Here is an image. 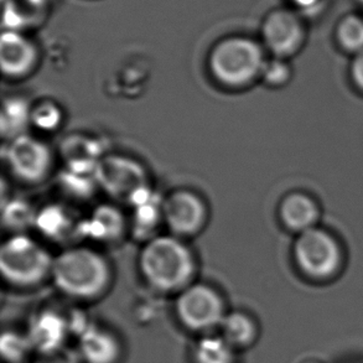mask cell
<instances>
[{"instance_id": "6da1fadb", "label": "cell", "mask_w": 363, "mask_h": 363, "mask_svg": "<svg viewBox=\"0 0 363 363\" xmlns=\"http://www.w3.org/2000/svg\"><path fill=\"white\" fill-rule=\"evenodd\" d=\"M51 278L71 298L91 300L108 288L111 269L102 255L89 248H71L54 258Z\"/></svg>"}, {"instance_id": "7a4b0ae2", "label": "cell", "mask_w": 363, "mask_h": 363, "mask_svg": "<svg viewBox=\"0 0 363 363\" xmlns=\"http://www.w3.org/2000/svg\"><path fill=\"white\" fill-rule=\"evenodd\" d=\"M139 265L149 285L164 293L187 288L195 272L191 252L175 237L150 240L143 248Z\"/></svg>"}, {"instance_id": "3957f363", "label": "cell", "mask_w": 363, "mask_h": 363, "mask_svg": "<svg viewBox=\"0 0 363 363\" xmlns=\"http://www.w3.org/2000/svg\"><path fill=\"white\" fill-rule=\"evenodd\" d=\"M267 60L259 44L247 38H230L212 49V76L227 87H243L262 76Z\"/></svg>"}, {"instance_id": "277c9868", "label": "cell", "mask_w": 363, "mask_h": 363, "mask_svg": "<svg viewBox=\"0 0 363 363\" xmlns=\"http://www.w3.org/2000/svg\"><path fill=\"white\" fill-rule=\"evenodd\" d=\"M54 258L43 245L24 235L11 237L0 250V269L9 284L30 288L51 275Z\"/></svg>"}, {"instance_id": "5b68a950", "label": "cell", "mask_w": 363, "mask_h": 363, "mask_svg": "<svg viewBox=\"0 0 363 363\" xmlns=\"http://www.w3.org/2000/svg\"><path fill=\"white\" fill-rule=\"evenodd\" d=\"M294 257L300 272L318 281L336 277L344 260L339 241L320 227L299 233L294 243Z\"/></svg>"}, {"instance_id": "8992f818", "label": "cell", "mask_w": 363, "mask_h": 363, "mask_svg": "<svg viewBox=\"0 0 363 363\" xmlns=\"http://www.w3.org/2000/svg\"><path fill=\"white\" fill-rule=\"evenodd\" d=\"M175 311L180 324L194 333L218 329L227 314L221 295L206 284L189 285L182 290Z\"/></svg>"}, {"instance_id": "52a82bcc", "label": "cell", "mask_w": 363, "mask_h": 363, "mask_svg": "<svg viewBox=\"0 0 363 363\" xmlns=\"http://www.w3.org/2000/svg\"><path fill=\"white\" fill-rule=\"evenodd\" d=\"M8 162L10 170L19 180L38 182L48 177L52 165V155L44 142L23 134L10 142Z\"/></svg>"}, {"instance_id": "ba28073f", "label": "cell", "mask_w": 363, "mask_h": 363, "mask_svg": "<svg viewBox=\"0 0 363 363\" xmlns=\"http://www.w3.org/2000/svg\"><path fill=\"white\" fill-rule=\"evenodd\" d=\"M262 36L267 49L275 57L288 59L296 54L304 44V25L294 11L274 10L265 18Z\"/></svg>"}, {"instance_id": "9c48e42d", "label": "cell", "mask_w": 363, "mask_h": 363, "mask_svg": "<svg viewBox=\"0 0 363 363\" xmlns=\"http://www.w3.org/2000/svg\"><path fill=\"white\" fill-rule=\"evenodd\" d=\"M206 206L196 194L186 190L174 192L162 202V220L177 236H191L206 221Z\"/></svg>"}, {"instance_id": "30bf717a", "label": "cell", "mask_w": 363, "mask_h": 363, "mask_svg": "<svg viewBox=\"0 0 363 363\" xmlns=\"http://www.w3.org/2000/svg\"><path fill=\"white\" fill-rule=\"evenodd\" d=\"M99 185L112 196L127 197L130 201L139 190L145 186V174L142 167L125 157L104 159L96 169Z\"/></svg>"}, {"instance_id": "8fae6325", "label": "cell", "mask_w": 363, "mask_h": 363, "mask_svg": "<svg viewBox=\"0 0 363 363\" xmlns=\"http://www.w3.org/2000/svg\"><path fill=\"white\" fill-rule=\"evenodd\" d=\"M38 60L35 45L14 30H4L0 40V61L3 74L11 79L21 77L34 69Z\"/></svg>"}, {"instance_id": "7c38bea8", "label": "cell", "mask_w": 363, "mask_h": 363, "mask_svg": "<svg viewBox=\"0 0 363 363\" xmlns=\"http://www.w3.org/2000/svg\"><path fill=\"white\" fill-rule=\"evenodd\" d=\"M69 324L64 316L55 311H43L30 323L28 339L39 354L54 352L65 347L69 335Z\"/></svg>"}, {"instance_id": "4fadbf2b", "label": "cell", "mask_w": 363, "mask_h": 363, "mask_svg": "<svg viewBox=\"0 0 363 363\" xmlns=\"http://www.w3.org/2000/svg\"><path fill=\"white\" fill-rule=\"evenodd\" d=\"M79 356L84 363H117L122 347L117 336L109 330L89 324L79 335Z\"/></svg>"}, {"instance_id": "5bb4252c", "label": "cell", "mask_w": 363, "mask_h": 363, "mask_svg": "<svg viewBox=\"0 0 363 363\" xmlns=\"http://www.w3.org/2000/svg\"><path fill=\"white\" fill-rule=\"evenodd\" d=\"M320 215L318 202L304 192H291L280 202V220L288 230L298 235L318 227Z\"/></svg>"}, {"instance_id": "9a60e30c", "label": "cell", "mask_w": 363, "mask_h": 363, "mask_svg": "<svg viewBox=\"0 0 363 363\" xmlns=\"http://www.w3.org/2000/svg\"><path fill=\"white\" fill-rule=\"evenodd\" d=\"M220 335L233 349L250 347L258 339V325L255 320L245 311H230L220 325Z\"/></svg>"}, {"instance_id": "2e32d148", "label": "cell", "mask_w": 363, "mask_h": 363, "mask_svg": "<svg viewBox=\"0 0 363 363\" xmlns=\"http://www.w3.org/2000/svg\"><path fill=\"white\" fill-rule=\"evenodd\" d=\"M123 217L121 212L111 206L99 207L89 221L82 225V231L99 241H109L121 235Z\"/></svg>"}, {"instance_id": "e0dca14e", "label": "cell", "mask_w": 363, "mask_h": 363, "mask_svg": "<svg viewBox=\"0 0 363 363\" xmlns=\"http://www.w3.org/2000/svg\"><path fill=\"white\" fill-rule=\"evenodd\" d=\"M192 359L194 363H236V349L221 335H206L195 345Z\"/></svg>"}, {"instance_id": "ac0fdd59", "label": "cell", "mask_w": 363, "mask_h": 363, "mask_svg": "<svg viewBox=\"0 0 363 363\" xmlns=\"http://www.w3.org/2000/svg\"><path fill=\"white\" fill-rule=\"evenodd\" d=\"M31 123L29 104L20 99H5L1 111V133L3 137L14 138L25 134V129Z\"/></svg>"}, {"instance_id": "d6986e66", "label": "cell", "mask_w": 363, "mask_h": 363, "mask_svg": "<svg viewBox=\"0 0 363 363\" xmlns=\"http://www.w3.org/2000/svg\"><path fill=\"white\" fill-rule=\"evenodd\" d=\"M336 39L342 49L359 54L363 51V19L350 14L340 20L336 28Z\"/></svg>"}, {"instance_id": "ffe728a7", "label": "cell", "mask_w": 363, "mask_h": 363, "mask_svg": "<svg viewBox=\"0 0 363 363\" xmlns=\"http://www.w3.org/2000/svg\"><path fill=\"white\" fill-rule=\"evenodd\" d=\"M41 232L50 237H61L69 228V218L60 207H46L35 218Z\"/></svg>"}, {"instance_id": "44dd1931", "label": "cell", "mask_w": 363, "mask_h": 363, "mask_svg": "<svg viewBox=\"0 0 363 363\" xmlns=\"http://www.w3.org/2000/svg\"><path fill=\"white\" fill-rule=\"evenodd\" d=\"M1 350L9 362H19L33 347L26 335L21 336L15 333H5L1 339Z\"/></svg>"}, {"instance_id": "7402d4cb", "label": "cell", "mask_w": 363, "mask_h": 363, "mask_svg": "<svg viewBox=\"0 0 363 363\" xmlns=\"http://www.w3.org/2000/svg\"><path fill=\"white\" fill-rule=\"evenodd\" d=\"M265 84L272 87H281L291 79V69L284 59L270 60L265 62L264 69L260 76Z\"/></svg>"}, {"instance_id": "603a6c76", "label": "cell", "mask_w": 363, "mask_h": 363, "mask_svg": "<svg viewBox=\"0 0 363 363\" xmlns=\"http://www.w3.org/2000/svg\"><path fill=\"white\" fill-rule=\"evenodd\" d=\"M31 123L40 129L52 132L61 123V111L54 104L44 102L31 111Z\"/></svg>"}, {"instance_id": "cb8c5ba5", "label": "cell", "mask_w": 363, "mask_h": 363, "mask_svg": "<svg viewBox=\"0 0 363 363\" xmlns=\"http://www.w3.org/2000/svg\"><path fill=\"white\" fill-rule=\"evenodd\" d=\"M35 218L36 217L30 216L29 207L20 202H11L4 210V221L8 222L9 226L23 227L31 220L35 221Z\"/></svg>"}, {"instance_id": "d4e9b609", "label": "cell", "mask_w": 363, "mask_h": 363, "mask_svg": "<svg viewBox=\"0 0 363 363\" xmlns=\"http://www.w3.org/2000/svg\"><path fill=\"white\" fill-rule=\"evenodd\" d=\"M34 363H84L82 357L79 356V351L67 349L66 346L62 349L56 350L54 352L39 354Z\"/></svg>"}, {"instance_id": "484cf974", "label": "cell", "mask_w": 363, "mask_h": 363, "mask_svg": "<svg viewBox=\"0 0 363 363\" xmlns=\"http://www.w3.org/2000/svg\"><path fill=\"white\" fill-rule=\"evenodd\" d=\"M351 77L356 87L363 92V51L354 55L351 64Z\"/></svg>"}, {"instance_id": "4316f807", "label": "cell", "mask_w": 363, "mask_h": 363, "mask_svg": "<svg viewBox=\"0 0 363 363\" xmlns=\"http://www.w3.org/2000/svg\"><path fill=\"white\" fill-rule=\"evenodd\" d=\"M290 1L296 6V9L305 13H315L323 4V0H290Z\"/></svg>"}, {"instance_id": "83f0119b", "label": "cell", "mask_w": 363, "mask_h": 363, "mask_svg": "<svg viewBox=\"0 0 363 363\" xmlns=\"http://www.w3.org/2000/svg\"><path fill=\"white\" fill-rule=\"evenodd\" d=\"M359 3H361V5H362V8H363V0H359Z\"/></svg>"}, {"instance_id": "f1b7e54d", "label": "cell", "mask_w": 363, "mask_h": 363, "mask_svg": "<svg viewBox=\"0 0 363 363\" xmlns=\"http://www.w3.org/2000/svg\"><path fill=\"white\" fill-rule=\"evenodd\" d=\"M306 363H319V362H306Z\"/></svg>"}]
</instances>
